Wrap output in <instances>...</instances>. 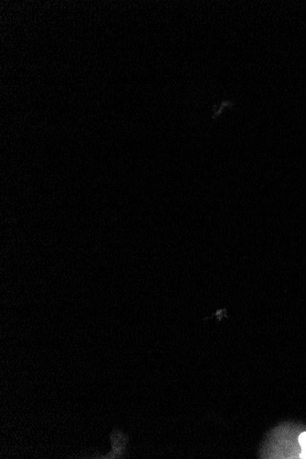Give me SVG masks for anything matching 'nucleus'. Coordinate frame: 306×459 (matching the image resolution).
Here are the masks:
<instances>
[{
  "label": "nucleus",
  "mask_w": 306,
  "mask_h": 459,
  "mask_svg": "<svg viewBox=\"0 0 306 459\" xmlns=\"http://www.w3.org/2000/svg\"><path fill=\"white\" fill-rule=\"evenodd\" d=\"M111 445H112V451L106 457L102 458H121L123 457V453L125 451L127 442H129V436L124 433L120 430L114 429L110 433Z\"/></svg>",
  "instance_id": "nucleus-1"
},
{
  "label": "nucleus",
  "mask_w": 306,
  "mask_h": 459,
  "mask_svg": "<svg viewBox=\"0 0 306 459\" xmlns=\"http://www.w3.org/2000/svg\"><path fill=\"white\" fill-rule=\"evenodd\" d=\"M299 445L301 446V454L299 455L300 458H306V432L302 433L298 438Z\"/></svg>",
  "instance_id": "nucleus-2"
}]
</instances>
